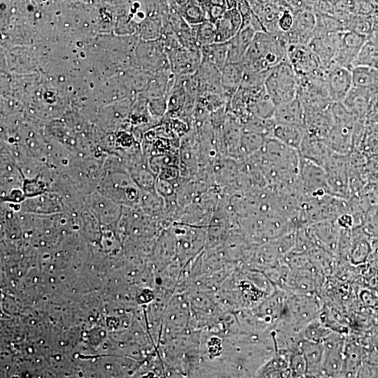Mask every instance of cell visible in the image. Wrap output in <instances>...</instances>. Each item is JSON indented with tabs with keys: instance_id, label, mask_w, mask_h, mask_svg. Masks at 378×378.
<instances>
[{
	"instance_id": "obj_19",
	"label": "cell",
	"mask_w": 378,
	"mask_h": 378,
	"mask_svg": "<svg viewBox=\"0 0 378 378\" xmlns=\"http://www.w3.org/2000/svg\"><path fill=\"white\" fill-rule=\"evenodd\" d=\"M378 58V28L374 27L366 36L354 62V66L365 65L371 66Z\"/></svg>"
},
{
	"instance_id": "obj_4",
	"label": "cell",
	"mask_w": 378,
	"mask_h": 378,
	"mask_svg": "<svg viewBox=\"0 0 378 378\" xmlns=\"http://www.w3.org/2000/svg\"><path fill=\"white\" fill-rule=\"evenodd\" d=\"M298 184L305 199L331 195L323 168L302 156L300 158Z\"/></svg>"
},
{
	"instance_id": "obj_17",
	"label": "cell",
	"mask_w": 378,
	"mask_h": 378,
	"mask_svg": "<svg viewBox=\"0 0 378 378\" xmlns=\"http://www.w3.org/2000/svg\"><path fill=\"white\" fill-rule=\"evenodd\" d=\"M241 63H227L220 70L223 92L230 101L239 89L244 75Z\"/></svg>"
},
{
	"instance_id": "obj_2",
	"label": "cell",
	"mask_w": 378,
	"mask_h": 378,
	"mask_svg": "<svg viewBox=\"0 0 378 378\" xmlns=\"http://www.w3.org/2000/svg\"><path fill=\"white\" fill-rule=\"evenodd\" d=\"M289 45L285 33L257 31L241 62L244 71H267L287 61Z\"/></svg>"
},
{
	"instance_id": "obj_18",
	"label": "cell",
	"mask_w": 378,
	"mask_h": 378,
	"mask_svg": "<svg viewBox=\"0 0 378 378\" xmlns=\"http://www.w3.org/2000/svg\"><path fill=\"white\" fill-rule=\"evenodd\" d=\"M201 52L202 62L210 63L220 71L229 63L228 41L202 46Z\"/></svg>"
},
{
	"instance_id": "obj_13",
	"label": "cell",
	"mask_w": 378,
	"mask_h": 378,
	"mask_svg": "<svg viewBox=\"0 0 378 378\" xmlns=\"http://www.w3.org/2000/svg\"><path fill=\"white\" fill-rule=\"evenodd\" d=\"M316 27V18L309 13L294 15V22L289 31L285 33L290 44H307Z\"/></svg>"
},
{
	"instance_id": "obj_12",
	"label": "cell",
	"mask_w": 378,
	"mask_h": 378,
	"mask_svg": "<svg viewBox=\"0 0 378 378\" xmlns=\"http://www.w3.org/2000/svg\"><path fill=\"white\" fill-rule=\"evenodd\" d=\"M298 345L305 360V375L318 377L323 374V363L325 349L323 342L303 340L299 342Z\"/></svg>"
},
{
	"instance_id": "obj_14",
	"label": "cell",
	"mask_w": 378,
	"mask_h": 378,
	"mask_svg": "<svg viewBox=\"0 0 378 378\" xmlns=\"http://www.w3.org/2000/svg\"><path fill=\"white\" fill-rule=\"evenodd\" d=\"M239 11L232 9L225 12L215 22L216 43L226 42L233 38L242 27Z\"/></svg>"
},
{
	"instance_id": "obj_6",
	"label": "cell",
	"mask_w": 378,
	"mask_h": 378,
	"mask_svg": "<svg viewBox=\"0 0 378 378\" xmlns=\"http://www.w3.org/2000/svg\"><path fill=\"white\" fill-rule=\"evenodd\" d=\"M170 69L176 76L194 74L202 62L201 48L178 46L167 50Z\"/></svg>"
},
{
	"instance_id": "obj_7",
	"label": "cell",
	"mask_w": 378,
	"mask_h": 378,
	"mask_svg": "<svg viewBox=\"0 0 378 378\" xmlns=\"http://www.w3.org/2000/svg\"><path fill=\"white\" fill-rule=\"evenodd\" d=\"M287 61L299 77L310 76L323 68L306 44H290L287 49Z\"/></svg>"
},
{
	"instance_id": "obj_23",
	"label": "cell",
	"mask_w": 378,
	"mask_h": 378,
	"mask_svg": "<svg viewBox=\"0 0 378 378\" xmlns=\"http://www.w3.org/2000/svg\"><path fill=\"white\" fill-rule=\"evenodd\" d=\"M330 333V330L322 323L311 321L304 328L302 337L309 341L323 342Z\"/></svg>"
},
{
	"instance_id": "obj_20",
	"label": "cell",
	"mask_w": 378,
	"mask_h": 378,
	"mask_svg": "<svg viewBox=\"0 0 378 378\" xmlns=\"http://www.w3.org/2000/svg\"><path fill=\"white\" fill-rule=\"evenodd\" d=\"M264 135L243 129L239 146V155L248 158L258 151L265 141Z\"/></svg>"
},
{
	"instance_id": "obj_21",
	"label": "cell",
	"mask_w": 378,
	"mask_h": 378,
	"mask_svg": "<svg viewBox=\"0 0 378 378\" xmlns=\"http://www.w3.org/2000/svg\"><path fill=\"white\" fill-rule=\"evenodd\" d=\"M191 29L199 47L216 43L215 26L211 21H204L200 24L192 25Z\"/></svg>"
},
{
	"instance_id": "obj_24",
	"label": "cell",
	"mask_w": 378,
	"mask_h": 378,
	"mask_svg": "<svg viewBox=\"0 0 378 378\" xmlns=\"http://www.w3.org/2000/svg\"><path fill=\"white\" fill-rule=\"evenodd\" d=\"M373 28V20L365 15L354 18L349 20L347 24V30L353 31L365 37Z\"/></svg>"
},
{
	"instance_id": "obj_1",
	"label": "cell",
	"mask_w": 378,
	"mask_h": 378,
	"mask_svg": "<svg viewBox=\"0 0 378 378\" xmlns=\"http://www.w3.org/2000/svg\"><path fill=\"white\" fill-rule=\"evenodd\" d=\"M300 158L298 150L268 136L261 148L248 159L259 168L268 185L290 187L298 179Z\"/></svg>"
},
{
	"instance_id": "obj_22",
	"label": "cell",
	"mask_w": 378,
	"mask_h": 378,
	"mask_svg": "<svg viewBox=\"0 0 378 378\" xmlns=\"http://www.w3.org/2000/svg\"><path fill=\"white\" fill-rule=\"evenodd\" d=\"M139 202L141 207L151 212H158L167 205L165 199L155 187L144 189V192L140 195Z\"/></svg>"
},
{
	"instance_id": "obj_16",
	"label": "cell",
	"mask_w": 378,
	"mask_h": 378,
	"mask_svg": "<svg viewBox=\"0 0 378 378\" xmlns=\"http://www.w3.org/2000/svg\"><path fill=\"white\" fill-rule=\"evenodd\" d=\"M306 134L303 124H278L275 123L272 136L283 144L298 150Z\"/></svg>"
},
{
	"instance_id": "obj_9",
	"label": "cell",
	"mask_w": 378,
	"mask_h": 378,
	"mask_svg": "<svg viewBox=\"0 0 378 378\" xmlns=\"http://www.w3.org/2000/svg\"><path fill=\"white\" fill-rule=\"evenodd\" d=\"M343 31L314 32L307 43V45L316 55L323 68L327 69L330 65L337 50L341 46Z\"/></svg>"
},
{
	"instance_id": "obj_5",
	"label": "cell",
	"mask_w": 378,
	"mask_h": 378,
	"mask_svg": "<svg viewBox=\"0 0 378 378\" xmlns=\"http://www.w3.org/2000/svg\"><path fill=\"white\" fill-rule=\"evenodd\" d=\"M323 168L326 172L330 194L346 200L350 198L347 155L335 152Z\"/></svg>"
},
{
	"instance_id": "obj_26",
	"label": "cell",
	"mask_w": 378,
	"mask_h": 378,
	"mask_svg": "<svg viewBox=\"0 0 378 378\" xmlns=\"http://www.w3.org/2000/svg\"><path fill=\"white\" fill-rule=\"evenodd\" d=\"M363 227L373 237H378V204L372 205L367 211Z\"/></svg>"
},
{
	"instance_id": "obj_10",
	"label": "cell",
	"mask_w": 378,
	"mask_h": 378,
	"mask_svg": "<svg viewBox=\"0 0 378 378\" xmlns=\"http://www.w3.org/2000/svg\"><path fill=\"white\" fill-rule=\"evenodd\" d=\"M314 245L337 253L340 227L336 220H326L306 225Z\"/></svg>"
},
{
	"instance_id": "obj_27",
	"label": "cell",
	"mask_w": 378,
	"mask_h": 378,
	"mask_svg": "<svg viewBox=\"0 0 378 378\" xmlns=\"http://www.w3.org/2000/svg\"><path fill=\"white\" fill-rule=\"evenodd\" d=\"M294 22V15L289 11H284L278 18L277 27L279 32L287 33L290 30Z\"/></svg>"
},
{
	"instance_id": "obj_25",
	"label": "cell",
	"mask_w": 378,
	"mask_h": 378,
	"mask_svg": "<svg viewBox=\"0 0 378 378\" xmlns=\"http://www.w3.org/2000/svg\"><path fill=\"white\" fill-rule=\"evenodd\" d=\"M288 363L290 377H299L305 375V360L299 346L297 350L289 354Z\"/></svg>"
},
{
	"instance_id": "obj_15",
	"label": "cell",
	"mask_w": 378,
	"mask_h": 378,
	"mask_svg": "<svg viewBox=\"0 0 378 378\" xmlns=\"http://www.w3.org/2000/svg\"><path fill=\"white\" fill-rule=\"evenodd\" d=\"M273 119L275 123L278 124L304 125V110L302 103L296 97L291 101L275 106Z\"/></svg>"
},
{
	"instance_id": "obj_11",
	"label": "cell",
	"mask_w": 378,
	"mask_h": 378,
	"mask_svg": "<svg viewBox=\"0 0 378 378\" xmlns=\"http://www.w3.org/2000/svg\"><path fill=\"white\" fill-rule=\"evenodd\" d=\"M298 151L300 156L322 167L335 153L325 139L314 138L306 134Z\"/></svg>"
},
{
	"instance_id": "obj_8",
	"label": "cell",
	"mask_w": 378,
	"mask_h": 378,
	"mask_svg": "<svg viewBox=\"0 0 378 378\" xmlns=\"http://www.w3.org/2000/svg\"><path fill=\"white\" fill-rule=\"evenodd\" d=\"M326 70V88L330 99L332 102H343L353 87L351 69L330 64Z\"/></svg>"
},
{
	"instance_id": "obj_3",
	"label": "cell",
	"mask_w": 378,
	"mask_h": 378,
	"mask_svg": "<svg viewBox=\"0 0 378 378\" xmlns=\"http://www.w3.org/2000/svg\"><path fill=\"white\" fill-rule=\"evenodd\" d=\"M300 87V78L288 61H284L270 70L265 88L275 106L295 99Z\"/></svg>"
}]
</instances>
